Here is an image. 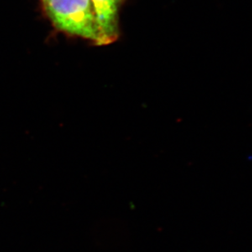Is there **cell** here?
<instances>
[{
    "mask_svg": "<svg viewBox=\"0 0 252 252\" xmlns=\"http://www.w3.org/2000/svg\"><path fill=\"white\" fill-rule=\"evenodd\" d=\"M42 5L57 29L95 45H106L91 0H42Z\"/></svg>",
    "mask_w": 252,
    "mask_h": 252,
    "instance_id": "cell-1",
    "label": "cell"
},
{
    "mask_svg": "<svg viewBox=\"0 0 252 252\" xmlns=\"http://www.w3.org/2000/svg\"><path fill=\"white\" fill-rule=\"evenodd\" d=\"M105 44H112L119 37L121 0H91Z\"/></svg>",
    "mask_w": 252,
    "mask_h": 252,
    "instance_id": "cell-2",
    "label": "cell"
}]
</instances>
